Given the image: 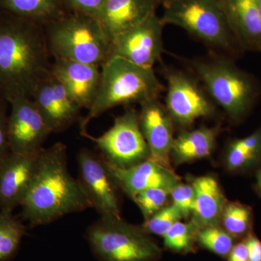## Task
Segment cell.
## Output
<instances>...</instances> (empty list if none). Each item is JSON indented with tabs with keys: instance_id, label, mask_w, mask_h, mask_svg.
Returning <instances> with one entry per match:
<instances>
[{
	"instance_id": "obj_13",
	"label": "cell",
	"mask_w": 261,
	"mask_h": 261,
	"mask_svg": "<svg viewBox=\"0 0 261 261\" xmlns=\"http://www.w3.org/2000/svg\"><path fill=\"white\" fill-rule=\"evenodd\" d=\"M32 99L51 133L67 129L80 118L82 108L51 72L37 86Z\"/></svg>"
},
{
	"instance_id": "obj_1",
	"label": "cell",
	"mask_w": 261,
	"mask_h": 261,
	"mask_svg": "<svg viewBox=\"0 0 261 261\" xmlns=\"http://www.w3.org/2000/svg\"><path fill=\"white\" fill-rule=\"evenodd\" d=\"M43 25L0 11V97L32 99L51 72Z\"/></svg>"
},
{
	"instance_id": "obj_33",
	"label": "cell",
	"mask_w": 261,
	"mask_h": 261,
	"mask_svg": "<svg viewBox=\"0 0 261 261\" xmlns=\"http://www.w3.org/2000/svg\"><path fill=\"white\" fill-rule=\"evenodd\" d=\"M248 251V261H261V241L253 233H249L245 239Z\"/></svg>"
},
{
	"instance_id": "obj_11",
	"label": "cell",
	"mask_w": 261,
	"mask_h": 261,
	"mask_svg": "<svg viewBox=\"0 0 261 261\" xmlns=\"http://www.w3.org/2000/svg\"><path fill=\"white\" fill-rule=\"evenodd\" d=\"M165 24L154 13L112 42L111 56H118L144 68H153L163 53Z\"/></svg>"
},
{
	"instance_id": "obj_25",
	"label": "cell",
	"mask_w": 261,
	"mask_h": 261,
	"mask_svg": "<svg viewBox=\"0 0 261 261\" xmlns=\"http://www.w3.org/2000/svg\"><path fill=\"white\" fill-rule=\"evenodd\" d=\"M252 211L248 206L238 202H226L221 221L228 233L235 239L243 238L250 233Z\"/></svg>"
},
{
	"instance_id": "obj_28",
	"label": "cell",
	"mask_w": 261,
	"mask_h": 261,
	"mask_svg": "<svg viewBox=\"0 0 261 261\" xmlns=\"http://www.w3.org/2000/svg\"><path fill=\"white\" fill-rule=\"evenodd\" d=\"M184 216L181 211L172 204L166 206L149 219L145 220L142 228L146 233L163 237Z\"/></svg>"
},
{
	"instance_id": "obj_19",
	"label": "cell",
	"mask_w": 261,
	"mask_h": 261,
	"mask_svg": "<svg viewBox=\"0 0 261 261\" xmlns=\"http://www.w3.org/2000/svg\"><path fill=\"white\" fill-rule=\"evenodd\" d=\"M221 3L242 50L261 51V15L255 0H221Z\"/></svg>"
},
{
	"instance_id": "obj_17",
	"label": "cell",
	"mask_w": 261,
	"mask_h": 261,
	"mask_svg": "<svg viewBox=\"0 0 261 261\" xmlns=\"http://www.w3.org/2000/svg\"><path fill=\"white\" fill-rule=\"evenodd\" d=\"M51 73L66 89L80 107H92L100 82V68L70 60L55 59Z\"/></svg>"
},
{
	"instance_id": "obj_6",
	"label": "cell",
	"mask_w": 261,
	"mask_h": 261,
	"mask_svg": "<svg viewBox=\"0 0 261 261\" xmlns=\"http://www.w3.org/2000/svg\"><path fill=\"white\" fill-rule=\"evenodd\" d=\"M163 23L181 28L208 47L230 56L242 50L225 15L221 0H161Z\"/></svg>"
},
{
	"instance_id": "obj_2",
	"label": "cell",
	"mask_w": 261,
	"mask_h": 261,
	"mask_svg": "<svg viewBox=\"0 0 261 261\" xmlns=\"http://www.w3.org/2000/svg\"><path fill=\"white\" fill-rule=\"evenodd\" d=\"M20 207L22 218L33 227L91 207L80 182L68 170L65 144L56 142L40 151L37 172Z\"/></svg>"
},
{
	"instance_id": "obj_30",
	"label": "cell",
	"mask_w": 261,
	"mask_h": 261,
	"mask_svg": "<svg viewBox=\"0 0 261 261\" xmlns=\"http://www.w3.org/2000/svg\"><path fill=\"white\" fill-rule=\"evenodd\" d=\"M173 204L177 207L184 217L192 214L195 206V191L192 185L179 183L170 193Z\"/></svg>"
},
{
	"instance_id": "obj_22",
	"label": "cell",
	"mask_w": 261,
	"mask_h": 261,
	"mask_svg": "<svg viewBox=\"0 0 261 261\" xmlns=\"http://www.w3.org/2000/svg\"><path fill=\"white\" fill-rule=\"evenodd\" d=\"M62 0H0V11L45 27L63 13Z\"/></svg>"
},
{
	"instance_id": "obj_26",
	"label": "cell",
	"mask_w": 261,
	"mask_h": 261,
	"mask_svg": "<svg viewBox=\"0 0 261 261\" xmlns=\"http://www.w3.org/2000/svg\"><path fill=\"white\" fill-rule=\"evenodd\" d=\"M198 228L193 223L178 221L163 237L168 250L178 253H187L195 250Z\"/></svg>"
},
{
	"instance_id": "obj_5",
	"label": "cell",
	"mask_w": 261,
	"mask_h": 261,
	"mask_svg": "<svg viewBox=\"0 0 261 261\" xmlns=\"http://www.w3.org/2000/svg\"><path fill=\"white\" fill-rule=\"evenodd\" d=\"M44 27L49 53L55 59L101 67L111 56L112 43L96 18L71 13Z\"/></svg>"
},
{
	"instance_id": "obj_27",
	"label": "cell",
	"mask_w": 261,
	"mask_h": 261,
	"mask_svg": "<svg viewBox=\"0 0 261 261\" xmlns=\"http://www.w3.org/2000/svg\"><path fill=\"white\" fill-rule=\"evenodd\" d=\"M234 239L224 228L211 226L198 230L196 242L219 256L228 257L234 245Z\"/></svg>"
},
{
	"instance_id": "obj_16",
	"label": "cell",
	"mask_w": 261,
	"mask_h": 261,
	"mask_svg": "<svg viewBox=\"0 0 261 261\" xmlns=\"http://www.w3.org/2000/svg\"><path fill=\"white\" fill-rule=\"evenodd\" d=\"M106 163L117 186L121 187L132 199L140 192L151 188L164 189L171 192L180 183V178L173 170L163 167L149 158L125 168L111 166L106 161Z\"/></svg>"
},
{
	"instance_id": "obj_9",
	"label": "cell",
	"mask_w": 261,
	"mask_h": 261,
	"mask_svg": "<svg viewBox=\"0 0 261 261\" xmlns=\"http://www.w3.org/2000/svg\"><path fill=\"white\" fill-rule=\"evenodd\" d=\"M167 83L164 105L173 124L188 128L196 121L212 116L216 105L196 77L179 70L165 72Z\"/></svg>"
},
{
	"instance_id": "obj_21",
	"label": "cell",
	"mask_w": 261,
	"mask_h": 261,
	"mask_svg": "<svg viewBox=\"0 0 261 261\" xmlns=\"http://www.w3.org/2000/svg\"><path fill=\"white\" fill-rule=\"evenodd\" d=\"M220 132V126H202L184 130L174 138L171 159L181 164L209 157L216 147Z\"/></svg>"
},
{
	"instance_id": "obj_34",
	"label": "cell",
	"mask_w": 261,
	"mask_h": 261,
	"mask_svg": "<svg viewBox=\"0 0 261 261\" xmlns=\"http://www.w3.org/2000/svg\"><path fill=\"white\" fill-rule=\"evenodd\" d=\"M228 261H248V251L245 240L233 245L228 254Z\"/></svg>"
},
{
	"instance_id": "obj_24",
	"label": "cell",
	"mask_w": 261,
	"mask_h": 261,
	"mask_svg": "<svg viewBox=\"0 0 261 261\" xmlns=\"http://www.w3.org/2000/svg\"><path fill=\"white\" fill-rule=\"evenodd\" d=\"M27 235V227L13 212L0 211V261L13 260Z\"/></svg>"
},
{
	"instance_id": "obj_23",
	"label": "cell",
	"mask_w": 261,
	"mask_h": 261,
	"mask_svg": "<svg viewBox=\"0 0 261 261\" xmlns=\"http://www.w3.org/2000/svg\"><path fill=\"white\" fill-rule=\"evenodd\" d=\"M260 159L261 127L252 135L231 141L226 148V166L231 171L250 167Z\"/></svg>"
},
{
	"instance_id": "obj_3",
	"label": "cell",
	"mask_w": 261,
	"mask_h": 261,
	"mask_svg": "<svg viewBox=\"0 0 261 261\" xmlns=\"http://www.w3.org/2000/svg\"><path fill=\"white\" fill-rule=\"evenodd\" d=\"M100 68L99 89L88 114L81 122V133L87 132L90 121L106 111L159 98L164 89L153 68H144L120 57L110 56Z\"/></svg>"
},
{
	"instance_id": "obj_8",
	"label": "cell",
	"mask_w": 261,
	"mask_h": 261,
	"mask_svg": "<svg viewBox=\"0 0 261 261\" xmlns=\"http://www.w3.org/2000/svg\"><path fill=\"white\" fill-rule=\"evenodd\" d=\"M81 134L95 144L106 162L116 167H130L150 156L141 130L139 112L135 109L116 117L113 126L99 137H92L87 132Z\"/></svg>"
},
{
	"instance_id": "obj_36",
	"label": "cell",
	"mask_w": 261,
	"mask_h": 261,
	"mask_svg": "<svg viewBox=\"0 0 261 261\" xmlns=\"http://www.w3.org/2000/svg\"><path fill=\"white\" fill-rule=\"evenodd\" d=\"M255 4H256L257 8H258L259 12L261 15V0H255Z\"/></svg>"
},
{
	"instance_id": "obj_31",
	"label": "cell",
	"mask_w": 261,
	"mask_h": 261,
	"mask_svg": "<svg viewBox=\"0 0 261 261\" xmlns=\"http://www.w3.org/2000/svg\"><path fill=\"white\" fill-rule=\"evenodd\" d=\"M71 13L87 15L97 19L106 0H62Z\"/></svg>"
},
{
	"instance_id": "obj_7",
	"label": "cell",
	"mask_w": 261,
	"mask_h": 261,
	"mask_svg": "<svg viewBox=\"0 0 261 261\" xmlns=\"http://www.w3.org/2000/svg\"><path fill=\"white\" fill-rule=\"evenodd\" d=\"M97 261H156L161 249L144 231L121 218H99L86 233Z\"/></svg>"
},
{
	"instance_id": "obj_35",
	"label": "cell",
	"mask_w": 261,
	"mask_h": 261,
	"mask_svg": "<svg viewBox=\"0 0 261 261\" xmlns=\"http://www.w3.org/2000/svg\"><path fill=\"white\" fill-rule=\"evenodd\" d=\"M255 188H256L257 193L261 196V169L258 171L257 174Z\"/></svg>"
},
{
	"instance_id": "obj_32",
	"label": "cell",
	"mask_w": 261,
	"mask_h": 261,
	"mask_svg": "<svg viewBox=\"0 0 261 261\" xmlns=\"http://www.w3.org/2000/svg\"><path fill=\"white\" fill-rule=\"evenodd\" d=\"M10 103L0 97V163L9 153L8 137V106Z\"/></svg>"
},
{
	"instance_id": "obj_29",
	"label": "cell",
	"mask_w": 261,
	"mask_h": 261,
	"mask_svg": "<svg viewBox=\"0 0 261 261\" xmlns=\"http://www.w3.org/2000/svg\"><path fill=\"white\" fill-rule=\"evenodd\" d=\"M171 192L164 189L151 188L137 194L132 200L142 211L145 220L166 207Z\"/></svg>"
},
{
	"instance_id": "obj_20",
	"label": "cell",
	"mask_w": 261,
	"mask_h": 261,
	"mask_svg": "<svg viewBox=\"0 0 261 261\" xmlns=\"http://www.w3.org/2000/svg\"><path fill=\"white\" fill-rule=\"evenodd\" d=\"M195 191V206L192 222L198 229L205 226H219L226 200L216 178L199 176L192 180Z\"/></svg>"
},
{
	"instance_id": "obj_18",
	"label": "cell",
	"mask_w": 261,
	"mask_h": 261,
	"mask_svg": "<svg viewBox=\"0 0 261 261\" xmlns=\"http://www.w3.org/2000/svg\"><path fill=\"white\" fill-rule=\"evenodd\" d=\"M161 0H106L97 18L111 43L156 13Z\"/></svg>"
},
{
	"instance_id": "obj_15",
	"label": "cell",
	"mask_w": 261,
	"mask_h": 261,
	"mask_svg": "<svg viewBox=\"0 0 261 261\" xmlns=\"http://www.w3.org/2000/svg\"><path fill=\"white\" fill-rule=\"evenodd\" d=\"M39 152H10L0 163V211L13 212L20 206L37 172Z\"/></svg>"
},
{
	"instance_id": "obj_10",
	"label": "cell",
	"mask_w": 261,
	"mask_h": 261,
	"mask_svg": "<svg viewBox=\"0 0 261 261\" xmlns=\"http://www.w3.org/2000/svg\"><path fill=\"white\" fill-rule=\"evenodd\" d=\"M79 178L91 207L101 218H121L117 185L102 156L87 148L77 155Z\"/></svg>"
},
{
	"instance_id": "obj_4",
	"label": "cell",
	"mask_w": 261,
	"mask_h": 261,
	"mask_svg": "<svg viewBox=\"0 0 261 261\" xmlns=\"http://www.w3.org/2000/svg\"><path fill=\"white\" fill-rule=\"evenodd\" d=\"M190 64L213 102L233 122L243 120L260 97V86L256 79L227 57L196 59Z\"/></svg>"
},
{
	"instance_id": "obj_12",
	"label": "cell",
	"mask_w": 261,
	"mask_h": 261,
	"mask_svg": "<svg viewBox=\"0 0 261 261\" xmlns=\"http://www.w3.org/2000/svg\"><path fill=\"white\" fill-rule=\"evenodd\" d=\"M8 137L10 151L18 154H34L43 145L50 130L31 98L19 97L10 102Z\"/></svg>"
},
{
	"instance_id": "obj_14",
	"label": "cell",
	"mask_w": 261,
	"mask_h": 261,
	"mask_svg": "<svg viewBox=\"0 0 261 261\" xmlns=\"http://www.w3.org/2000/svg\"><path fill=\"white\" fill-rule=\"evenodd\" d=\"M140 106L139 121L150 152L149 159L163 167L173 170L171 152L174 141V124L171 116L159 98L142 102Z\"/></svg>"
}]
</instances>
